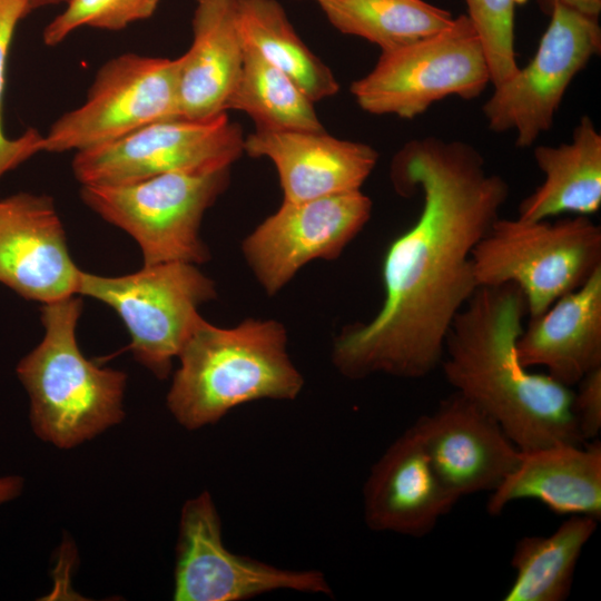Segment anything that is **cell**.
<instances>
[{"label":"cell","instance_id":"obj_1","mask_svg":"<svg viewBox=\"0 0 601 601\" xmlns=\"http://www.w3.org/2000/svg\"><path fill=\"white\" fill-rule=\"evenodd\" d=\"M392 178L403 195L420 189L423 206L385 253L381 308L334 342L333 363L352 380L422 378L440 366L450 327L479 288L472 252L510 196L509 183L461 140L410 141L395 157Z\"/></svg>","mask_w":601,"mask_h":601},{"label":"cell","instance_id":"obj_2","mask_svg":"<svg viewBox=\"0 0 601 601\" xmlns=\"http://www.w3.org/2000/svg\"><path fill=\"white\" fill-rule=\"evenodd\" d=\"M526 314L516 285L480 286L446 335L444 377L492 416L520 451L585 443L571 410L573 390L546 373L530 372L518 358Z\"/></svg>","mask_w":601,"mask_h":601},{"label":"cell","instance_id":"obj_3","mask_svg":"<svg viewBox=\"0 0 601 601\" xmlns=\"http://www.w3.org/2000/svg\"><path fill=\"white\" fill-rule=\"evenodd\" d=\"M286 344L284 326L273 319L221 328L201 317L177 356L180 366L167 394L170 413L194 431L244 403L296 398L304 378Z\"/></svg>","mask_w":601,"mask_h":601},{"label":"cell","instance_id":"obj_4","mask_svg":"<svg viewBox=\"0 0 601 601\" xmlns=\"http://www.w3.org/2000/svg\"><path fill=\"white\" fill-rule=\"evenodd\" d=\"M82 302L76 295L43 304L42 341L17 365L30 402V423L45 442L70 449L124 420V372L87 359L77 342Z\"/></svg>","mask_w":601,"mask_h":601},{"label":"cell","instance_id":"obj_5","mask_svg":"<svg viewBox=\"0 0 601 601\" xmlns=\"http://www.w3.org/2000/svg\"><path fill=\"white\" fill-rule=\"evenodd\" d=\"M472 260L479 287L516 285L532 318L601 267V228L582 215L555 221L499 217Z\"/></svg>","mask_w":601,"mask_h":601},{"label":"cell","instance_id":"obj_6","mask_svg":"<svg viewBox=\"0 0 601 601\" xmlns=\"http://www.w3.org/2000/svg\"><path fill=\"white\" fill-rule=\"evenodd\" d=\"M229 168L173 171L121 185H87L81 199L139 245L144 265L201 264L209 258L199 236L205 211L225 190Z\"/></svg>","mask_w":601,"mask_h":601},{"label":"cell","instance_id":"obj_7","mask_svg":"<svg viewBox=\"0 0 601 601\" xmlns=\"http://www.w3.org/2000/svg\"><path fill=\"white\" fill-rule=\"evenodd\" d=\"M490 83L481 40L467 16L460 14L434 35L382 51L351 92L368 114L413 119L450 96L474 99Z\"/></svg>","mask_w":601,"mask_h":601},{"label":"cell","instance_id":"obj_8","mask_svg":"<svg viewBox=\"0 0 601 601\" xmlns=\"http://www.w3.org/2000/svg\"><path fill=\"white\" fill-rule=\"evenodd\" d=\"M77 294L110 306L130 334L135 358L166 378L201 318L198 307L216 297V288L195 264L170 262L118 277L80 272Z\"/></svg>","mask_w":601,"mask_h":601},{"label":"cell","instance_id":"obj_9","mask_svg":"<svg viewBox=\"0 0 601 601\" xmlns=\"http://www.w3.org/2000/svg\"><path fill=\"white\" fill-rule=\"evenodd\" d=\"M179 117L177 58L125 53L101 66L85 102L50 126L43 135V151L96 148L149 124Z\"/></svg>","mask_w":601,"mask_h":601},{"label":"cell","instance_id":"obj_10","mask_svg":"<svg viewBox=\"0 0 601 601\" xmlns=\"http://www.w3.org/2000/svg\"><path fill=\"white\" fill-rule=\"evenodd\" d=\"M550 22L530 62L519 68L482 107L491 131L515 135L518 148L531 147L553 126L574 77L601 52L598 18L554 3Z\"/></svg>","mask_w":601,"mask_h":601},{"label":"cell","instance_id":"obj_11","mask_svg":"<svg viewBox=\"0 0 601 601\" xmlns=\"http://www.w3.org/2000/svg\"><path fill=\"white\" fill-rule=\"evenodd\" d=\"M244 137L227 112L205 120L171 118L116 141L76 152L72 171L82 185H121L173 171L229 168Z\"/></svg>","mask_w":601,"mask_h":601},{"label":"cell","instance_id":"obj_12","mask_svg":"<svg viewBox=\"0 0 601 601\" xmlns=\"http://www.w3.org/2000/svg\"><path fill=\"white\" fill-rule=\"evenodd\" d=\"M174 581L176 601H243L276 590L332 595L321 571L282 569L228 550L207 491L181 509Z\"/></svg>","mask_w":601,"mask_h":601},{"label":"cell","instance_id":"obj_13","mask_svg":"<svg viewBox=\"0 0 601 601\" xmlns=\"http://www.w3.org/2000/svg\"><path fill=\"white\" fill-rule=\"evenodd\" d=\"M362 190L283 201L243 242L244 256L268 295L279 292L313 259H335L371 218Z\"/></svg>","mask_w":601,"mask_h":601},{"label":"cell","instance_id":"obj_14","mask_svg":"<svg viewBox=\"0 0 601 601\" xmlns=\"http://www.w3.org/2000/svg\"><path fill=\"white\" fill-rule=\"evenodd\" d=\"M413 425L435 473L460 499L491 493L520 461L499 423L455 391Z\"/></svg>","mask_w":601,"mask_h":601},{"label":"cell","instance_id":"obj_15","mask_svg":"<svg viewBox=\"0 0 601 601\" xmlns=\"http://www.w3.org/2000/svg\"><path fill=\"white\" fill-rule=\"evenodd\" d=\"M72 262L53 201L19 193L0 199V283L48 304L77 294Z\"/></svg>","mask_w":601,"mask_h":601},{"label":"cell","instance_id":"obj_16","mask_svg":"<svg viewBox=\"0 0 601 601\" xmlns=\"http://www.w3.org/2000/svg\"><path fill=\"white\" fill-rule=\"evenodd\" d=\"M459 500L435 473L411 425L373 464L363 486V514L373 531L422 538Z\"/></svg>","mask_w":601,"mask_h":601},{"label":"cell","instance_id":"obj_17","mask_svg":"<svg viewBox=\"0 0 601 601\" xmlns=\"http://www.w3.org/2000/svg\"><path fill=\"white\" fill-rule=\"evenodd\" d=\"M244 151L275 165L283 201H303L361 190L374 170L377 151L370 145L322 131L255 130Z\"/></svg>","mask_w":601,"mask_h":601},{"label":"cell","instance_id":"obj_18","mask_svg":"<svg viewBox=\"0 0 601 601\" xmlns=\"http://www.w3.org/2000/svg\"><path fill=\"white\" fill-rule=\"evenodd\" d=\"M535 500L561 515L601 519V443L558 444L521 451L520 461L490 493L486 510L497 515L512 502Z\"/></svg>","mask_w":601,"mask_h":601},{"label":"cell","instance_id":"obj_19","mask_svg":"<svg viewBox=\"0 0 601 601\" xmlns=\"http://www.w3.org/2000/svg\"><path fill=\"white\" fill-rule=\"evenodd\" d=\"M515 351L523 366H542L569 387L601 367V267L580 287L530 318Z\"/></svg>","mask_w":601,"mask_h":601},{"label":"cell","instance_id":"obj_20","mask_svg":"<svg viewBox=\"0 0 601 601\" xmlns=\"http://www.w3.org/2000/svg\"><path fill=\"white\" fill-rule=\"evenodd\" d=\"M193 40L178 60L183 118L205 120L226 111L238 79L245 43L237 0H194Z\"/></svg>","mask_w":601,"mask_h":601},{"label":"cell","instance_id":"obj_21","mask_svg":"<svg viewBox=\"0 0 601 601\" xmlns=\"http://www.w3.org/2000/svg\"><path fill=\"white\" fill-rule=\"evenodd\" d=\"M533 158L544 180L521 200L518 218L549 219L571 213L590 216L601 207V134L582 116L570 142L540 145Z\"/></svg>","mask_w":601,"mask_h":601},{"label":"cell","instance_id":"obj_22","mask_svg":"<svg viewBox=\"0 0 601 601\" xmlns=\"http://www.w3.org/2000/svg\"><path fill=\"white\" fill-rule=\"evenodd\" d=\"M597 526L594 518L569 515L549 535L521 538L511 558L514 579L503 600H565L580 555Z\"/></svg>","mask_w":601,"mask_h":601},{"label":"cell","instance_id":"obj_23","mask_svg":"<svg viewBox=\"0 0 601 601\" xmlns=\"http://www.w3.org/2000/svg\"><path fill=\"white\" fill-rule=\"evenodd\" d=\"M237 9L244 43L288 76L313 102L338 92L333 72L303 42L277 0H237Z\"/></svg>","mask_w":601,"mask_h":601},{"label":"cell","instance_id":"obj_24","mask_svg":"<svg viewBox=\"0 0 601 601\" xmlns=\"http://www.w3.org/2000/svg\"><path fill=\"white\" fill-rule=\"evenodd\" d=\"M339 32L388 51L449 27L454 17L424 0H315Z\"/></svg>","mask_w":601,"mask_h":601},{"label":"cell","instance_id":"obj_25","mask_svg":"<svg viewBox=\"0 0 601 601\" xmlns=\"http://www.w3.org/2000/svg\"><path fill=\"white\" fill-rule=\"evenodd\" d=\"M227 110L247 114L256 130L322 131L314 102L284 72L245 45L243 66Z\"/></svg>","mask_w":601,"mask_h":601},{"label":"cell","instance_id":"obj_26","mask_svg":"<svg viewBox=\"0 0 601 601\" xmlns=\"http://www.w3.org/2000/svg\"><path fill=\"white\" fill-rule=\"evenodd\" d=\"M467 18L474 27L496 87L520 68L516 62L514 22L516 8L526 0H464Z\"/></svg>","mask_w":601,"mask_h":601},{"label":"cell","instance_id":"obj_27","mask_svg":"<svg viewBox=\"0 0 601 601\" xmlns=\"http://www.w3.org/2000/svg\"><path fill=\"white\" fill-rule=\"evenodd\" d=\"M161 0H68L66 8L43 29L47 46L62 42L81 28L119 31L127 26L148 19Z\"/></svg>","mask_w":601,"mask_h":601},{"label":"cell","instance_id":"obj_28","mask_svg":"<svg viewBox=\"0 0 601 601\" xmlns=\"http://www.w3.org/2000/svg\"><path fill=\"white\" fill-rule=\"evenodd\" d=\"M30 12L27 0H0V178L33 155L43 151V135L28 129L9 138L2 127V102L9 48L18 22Z\"/></svg>","mask_w":601,"mask_h":601},{"label":"cell","instance_id":"obj_29","mask_svg":"<svg viewBox=\"0 0 601 601\" xmlns=\"http://www.w3.org/2000/svg\"><path fill=\"white\" fill-rule=\"evenodd\" d=\"M573 391L571 410L584 442L597 440L601 431V367L584 375Z\"/></svg>","mask_w":601,"mask_h":601},{"label":"cell","instance_id":"obj_30","mask_svg":"<svg viewBox=\"0 0 601 601\" xmlns=\"http://www.w3.org/2000/svg\"><path fill=\"white\" fill-rule=\"evenodd\" d=\"M541 2L548 11H550L554 3H560L595 18H598L601 12V0H541Z\"/></svg>","mask_w":601,"mask_h":601},{"label":"cell","instance_id":"obj_31","mask_svg":"<svg viewBox=\"0 0 601 601\" xmlns=\"http://www.w3.org/2000/svg\"><path fill=\"white\" fill-rule=\"evenodd\" d=\"M23 479L19 475L0 477V504L18 497L23 490Z\"/></svg>","mask_w":601,"mask_h":601},{"label":"cell","instance_id":"obj_32","mask_svg":"<svg viewBox=\"0 0 601 601\" xmlns=\"http://www.w3.org/2000/svg\"><path fill=\"white\" fill-rule=\"evenodd\" d=\"M68 0H27L30 12L32 10H36L38 8H42L46 6H53L67 2Z\"/></svg>","mask_w":601,"mask_h":601}]
</instances>
